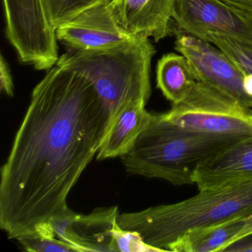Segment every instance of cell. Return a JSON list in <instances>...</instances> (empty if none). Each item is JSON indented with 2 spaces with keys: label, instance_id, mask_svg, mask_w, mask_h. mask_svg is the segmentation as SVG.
<instances>
[{
  "label": "cell",
  "instance_id": "1",
  "mask_svg": "<svg viewBox=\"0 0 252 252\" xmlns=\"http://www.w3.org/2000/svg\"><path fill=\"white\" fill-rule=\"evenodd\" d=\"M110 125V112L88 79L57 64L48 70L1 169L0 227L8 238L71 210L67 197Z\"/></svg>",
  "mask_w": 252,
  "mask_h": 252
},
{
  "label": "cell",
  "instance_id": "2",
  "mask_svg": "<svg viewBox=\"0 0 252 252\" xmlns=\"http://www.w3.org/2000/svg\"><path fill=\"white\" fill-rule=\"evenodd\" d=\"M244 138L184 129L163 113L151 114L132 147L120 158L126 172L132 175L159 178L174 185L192 184L202 163Z\"/></svg>",
  "mask_w": 252,
  "mask_h": 252
},
{
  "label": "cell",
  "instance_id": "3",
  "mask_svg": "<svg viewBox=\"0 0 252 252\" xmlns=\"http://www.w3.org/2000/svg\"><path fill=\"white\" fill-rule=\"evenodd\" d=\"M252 214V181L199 190L194 197L136 212L119 214L121 228L136 231L149 246L169 252L174 242L191 230Z\"/></svg>",
  "mask_w": 252,
  "mask_h": 252
},
{
  "label": "cell",
  "instance_id": "4",
  "mask_svg": "<svg viewBox=\"0 0 252 252\" xmlns=\"http://www.w3.org/2000/svg\"><path fill=\"white\" fill-rule=\"evenodd\" d=\"M155 54L150 39L131 38L104 49L69 51L60 56L57 64L77 72L92 84L110 112L111 124L129 103H147L150 99V68Z\"/></svg>",
  "mask_w": 252,
  "mask_h": 252
},
{
  "label": "cell",
  "instance_id": "5",
  "mask_svg": "<svg viewBox=\"0 0 252 252\" xmlns=\"http://www.w3.org/2000/svg\"><path fill=\"white\" fill-rule=\"evenodd\" d=\"M248 110L237 100L197 81L184 101L163 115L184 129L246 138L252 137Z\"/></svg>",
  "mask_w": 252,
  "mask_h": 252
},
{
  "label": "cell",
  "instance_id": "6",
  "mask_svg": "<svg viewBox=\"0 0 252 252\" xmlns=\"http://www.w3.org/2000/svg\"><path fill=\"white\" fill-rule=\"evenodd\" d=\"M7 39L23 64L48 70L58 62L56 30L43 0H2Z\"/></svg>",
  "mask_w": 252,
  "mask_h": 252
},
{
  "label": "cell",
  "instance_id": "7",
  "mask_svg": "<svg viewBox=\"0 0 252 252\" xmlns=\"http://www.w3.org/2000/svg\"><path fill=\"white\" fill-rule=\"evenodd\" d=\"M173 23L174 35H220L252 45V20L220 0H175Z\"/></svg>",
  "mask_w": 252,
  "mask_h": 252
},
{
  "label": "cell",
  "instance_id": "8",
  "mask_svg": "<svg viewBox=\"0 0 252 252\" xmlns=\"http://www.w3.org/2000/svg\"><path fill=\"white\" fill-rule=\"evenodd\" d=\"M175 48L187 58L196 79L252 109V98L243 91V73L219 48L210 42L176 32Z\"/></svg>",
  "mask_w": 252,
  "mask_h": 252
},
{
  "label": "cell",
  "instance_id": "9",
  "mask_svg": "<svg viewBox=\"0 0 252 252\" xmlns=\"http://www.w3.org/2000/svg\"><path fill=\"white\" fill-rule=\"evenodd\" d=\"M110 0L84 11L56 29L57 40L70 51H95L131 39L118 26L110 8Z\"/></svg>",
  "mask_w": 252,
  "mask_h": 252
},
{
  "label": "cell",
  "instance_id": "10",
  "mask_svg": "<svg viewBox=\"0 0 252 252\" xmlns=\"http://www.w3.org/2000/svg\"><path fill=\"white\" fill-rule=\"evenodd\" d=\"M119 215L117 206L94 210L88 215L71 210L49 222L57 237L77 252H119L113 238Z\"/></svg>",
  "mask_w": 252,
  "mask_h": 252
},
{
  "label": "cell",
  "instance_id": "11",
  "mask_svg": "<svg viewBox=\"0 0 252 252\" xmlns=\"http://www.w3.org/2000/svg\"><path fill=\"white\" fill-rule=\"evenodd\" d=\"M175 3V0H110L109 5L125 34L158 42L174 35Z\"/></svg>",
  "mask_w": 252,
  "mask_h": 252
},
{
  "label": "cell",
  "instance_id": "12",
  "mask_svg": "<svg viewBox=\"0 0 252 252\" xmlns=\"http://www.w3.org/2000/svg\"><path fill=\"white\" fill-rule=\"evenodd\" d=\"M252 181V137L244 138L202 163L193 177L199 190Z\"/></svg>",
  "mask_w": 252,
  "mask_h": 252
},
{
  "label": "cell",
  "instance_id": "13",
  "mask_svg": "<svg viewBox=\"0 0 252 252\" xmlns=\"http://www.w3.org/2000/svg\"><path fill=\"white\" fill-rule=\"evenodd\" d=\"M147 102L135 101L125 106L114 118L96 155L97 160L121 157L129 151L150 122Z\"/></svg>",
  "mask_w": 252,
  "mask_h": 252
},
{
  "label": "cell",
  "instance_id": "14",
  "mask_svg": "<svg viewBox=\"0 0 252 252\" xmlns=\"http://www.w3.org/2000/svg\"><path fill=\"white\" fill-rule=\"evenodd\" d=\"M246 218H237L212 226L191 230L174 242L169 246V252H223L241 231Z\"/></svg>",
  "mask_w": 252,
  "mask_h": 252
},
{
  "label": "cell",
  "instance_id": "15",
  "mask_svg": "<svg viewBox=\"0 0 252 252\" xmlns=\"http://www.w3.org/2000/svg\"><path fill=\"white\" fill-rule=\"evenodd\" d=\"M192 69L182 54H165L158 62L157 88L173 105L184 101L197 82Z\"/></svg>",
  "mask_w": 252,
  "mask_h": 252
},
{
  "label": "cell",
  "instance_id": "16",
  "mask_svg": "<svg viewBox=\"0 0 252 252\" xmlns=\"http://www.w3.org/2000/svg\"><path fill=\"white\" fill-rule=\"evenodd\" d=\"M51 223L40 225L33 233L17 239L26 251L35 252H77L71 245L56 238Z\"/></svg>",
  "mask_w": 252,
  "mask_h": 252
},
{
  "label": "cell",
  "instance_id": "17",
  "mask_svg": "<svg viewBox=\"0 0 252 252\" xmlns=\"http://www.w3.org/2000/svg\"><path fill=\"white\" fill-rule=\"evenodd\" d=\"M109 0H43L50 22L54 29L67 23L89 8Z\"/></svg>",
  "mask_w": 252,
  "mask_h": 252
},
{
  "label": "cell",
  "instance_id": "18",
  "mask_svg": "<svg viewBox=\"0 0 252 252\" xmlns=\"http://www.w3.org/2000/svg\"><path fill=\"white\" fill-rule=\"evenodd\" d=\"M205 42L213 44L235 64L243 76L252 74V45L228 36L210 35Z\"/></svg>",
  "mask_w": 252,
  "mask_h": 252
},
{
  "label": "cell",
  "instance_id": "19",
  "mask_svg": "<svg viewBox=\"0 0 252 252\" xmlns=\"http://www.w3.org/2000/svg\"><path fill=\"white\" fill-rule=\"evenodd\" d=\"M113 238L119 252H160L147 244L136 231L123 229L119 225L113 231Z\"/></svg>",
  "mask_w": 252,
  "mask_h": 252
},
{
  "label": "cell",
  "instance_id": "20",
  "mask_svg": "<svg viewBox=\"0 0 252 252\" xmlns=\"http://www.w3.org/2000/svg\"><path fill=\"white\" fill-rule=\"evenodd\" d=\"M0 88L2 92L10 97L14 96V82L8 62L1 55L0 59Z\"/></svg>",
  "mask_w": 252,
  "mask_h": 252
},
{
  "label": "cell",
  "instance_id": "21",
  "mask_svg": "<svg viewBox=\"0 0 252 252\" xmlns=\"http://www.w3.org/2000/svg\"><path fill=\"white\" fill-rule=\"evenodd\" d=\"M223 252H252V234L231 243Z\"/></svg>",
  "mask_w": 252,
  "mask_h": 252
},
{
  "label": "cell",
  "instance_id": "22",
  "mask_svg": "<svg viewBox=\"0 0 252 252\" xmlns=\"http://www.w3.org/2000/svg\"><path fill=\"white\" fill-rule=\"evenodd\" d=\"M252 20V0H220Z\"/></svg>",
  "mask_w": 252,
  "mask_h": 252
},
{
  "label": "cell",
  "instance_id": "23",
  "mask_svg": "<svg viewBox=\"0 0 252 252\" xmlns=\"http://www.w3.org/2000/svg\"><path fill=\"white\" fill-rule=\"evenodd\" d=\"M252 234V214L249 215L246 220H245L244 226L242 228L241 231L236 235V237L233 239L232 241L230 243V244L234 243V242L237 241L240 239L243 238V237H246V236L249 235V234ZM229 244V245H230ZM228 245V246H229ZM227 246V247H228Z\"/></svg>",
  "mask_w": 252,
  "mask_h": 252
},
{
  "label": "cell",
  "instance_id": "24",
  "mask_svg": "<svg viewBox=\"0 0 252 252\" xmlns=\"http://www.w3.org/2000/svg\"><path fill=\"white\" fill-rule=\"evenodd\" d=\"M243 91L245 94L252 98V74L245 75L243 81Z\"/></svg>",
  "mask_w": 252,
  "mask_h": 252
},
{
  "label": "cell",
  "instance_id": "25",
  "mask_svg": "<svg viewBox=\"0 0 252 252\" xmlns=\"http://www.w3.org/2000/svg\"><path fill=\"white\" fill-rule=\"evenodd\" d=\"M248 112H249V114L250 115L251 117L252 118V109H249Z\"/></svg>",
  "mask_w": 252,
  "mask_h": 252
}]
</instances>
